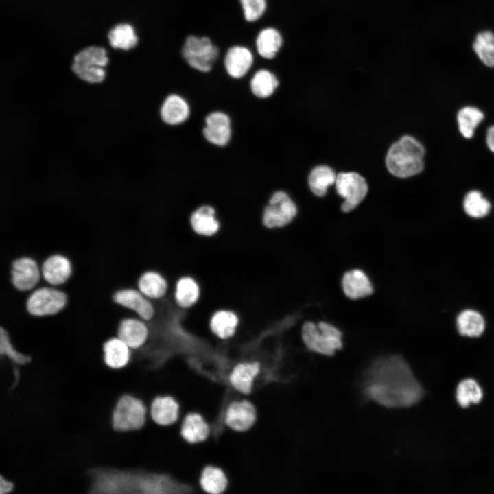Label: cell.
Listing matches in <instances>:
<instances>
[{
	"mask_svg": "<svg viewBox=\"0 0 494 494\" xmlns=\"http://www.w3.org/2000/svg\"><path fill=\"white\" fill-rule=\"evenodd\" d=\"M179 405L171 396H157L150 405L152 420L161 425H169L178 418Z\"/></svg>",
	"mask_w": 494,
	"mask_h": 494,
	"instance_id": "obj_24",
	"label": "cell"
},
{
	"mask_svg": "<svg viewBox=\"0 0 494 494\" xmlns=\"http://www.w3.org/2000/svg\"><path fill=\"white\" fill-rule=\"evenodd\" d=\"M258 362L237 364L231 370L229 381L233 388L240 393L248 395L253 388L254 381L260 372Z\"/></svg>",
	"mask_w": 494,
	"mask_h": 494,
	"instance_id": "obj_22",
	"label": "cell"
},
{
	"mask_svg": "<svg viewBox=\"0 0 494 494\" xmlns=\"http://www.w3.org/2000/svg\"><path fill=\"white\" fill-rule=\"evenodd\" d=\"M254 63V55L250 48L242 45L230 47L224 58V67L226 74L234 80L244 78Z\"/></svg>",
	"mask_w": 494,
	"mask_h": 494,
	"instance_id": "obj_14",
	"label": "cell"
},
{
	"mask_svg": "<svg viewBox=\"0 0 494 494\" xmlns=\"http://www.w3.org/2000/svg\"><path fill=\"white\" fill-rule=\"evenodd\" d=\"M180 434L183 439L189 443H198L207 439L209 434V426L198 413H189L184 419Z\"/></svg>",
	"mask_w": 494,
	"mask_h": 494,
	"instance_id": "obj_26",
	"label": "cell"
},
{
	"mask_svg": "<svg viewBox=\"0 0 494 494\" xmlns=\"http://www.w3.org/2000/svg\"><path fill=\"white\" fill-rule=\"evenodd\" d=\"M233 134L232 119L225 111L213 110L204 117L202 135L211 145L217 148L226 147L231 143Z\"/></svg>",
	"mask_w": 494,
	"mask_h": 494,
	"instance_id": "obj_11",
	"label": "cell"
},
{
	"mask_svg": "<svg viewBox=\"0 0 494 494\" xmlns=\"http://www.w3.org/2000/svg\"><path fill=\"white\" fill-rule=\"evenodd\" d=\"M65 292L50 287H40L27 297L25 307L29 314L34 317L54 316L66 306Z\"/></svg>",
	"mask_w": 494,
	"mask_h": 494,
	"instance_id": "obj_8",
	"label": "cell"
},
{
	"mask_svg": "<svg viewBox=\"0 0 494 494\" xmlns=\"http://www.w3.org/2000/svg\"><path fill=\"white\" fill-rule=\"evenodd\" d=\"M200 484L206 492L219 494L226 489L228 480L221 469L213 466H207L204 467L201 473Z\"/></svg>",
	"mask_w": 494,
	"mask_h": 494,
	"instance_id": "obj_34",
	"label": "cell"
},
{
	"mask_svg": "<svg viewBox=\"0 0 494 494\" xmlns=\"http://www.w3.org/2000/svg\"><path fill=\"white\" fill-rule=\"evenodd\" d=\"M138 287L146 297L158 299L165 294L167 283L159 273L154 271H147L139 278Z\"/></svg>",
	"mask_w": 494,
	"mask_h": 494,
	"instance_id": "obj_30",
	"label": "cell"
},
{
	"mask_svg": "<svg viewBox=\"0 0 494 494\" xmlns=\"http://www.w3.org/2000/svg\"><path fill=\"white\" fill-rule=\"evenodd\" d=\"M482 397L483 392L480 386L473 379H465L457 386L456 400L462 408H467L471 403H478Z\"/></svg>",
	"mask_w": 494,
	"mask_h": 494,
	"instance_id": "obj_36",
	"label": "cell"
},
{
	"mask_svg": "<svg viewBox=\"0 0 494 494\" xmlns=\"http://www.w3.org/2000/svg\"><path fill=\"white\" fill-rule=\"evenodd\" d=\"M14 484L5 478L3 475L0 476V493L7 494L13 491Z\"/></svg>",
	"mask_w": 494,
	"mask_h": 494,
	"instance_id": "obj_40",
	"label": "cell"
},
{
	"mask_svg": "<svg viewBox=\"0 0 494 494\" xmlns=\"http://www.w3.org/2000/svg\"><path fill=\"white\" fill-rule=\"evenodd\" d=\"M146 415L144 402L131 394L124 393L119 397L113 410L112 428L119 432L139 430L145 425Z\"/></svg>",
	"mask_w": 494,
	"mask_h": 494,
	"instance_id": "obj_5",
	"label": "cell"
},
{
	"mask_svg": "<svg viewBox=\"0 0 494 494\" xmlns=\"http://www.w3.org/2000/svg\"><path fill=\"white\" fill-rule=\"evenodd\" d=\"M283 45L281 32L274 27L261 29L255 38V49L260 57L266 60L274 59Z\"/></svg>",
	"mask_w": 494,
	"mask_h": 494,
	"instance_id": "obj_23",
	"label": "cell"
},
{
	"mask_svg": "<svg viewBox=\"0 0 494 494\" xmlns=\"http://www.w3.org/2000/svg\"><path fill=\"white\" fill-rule=\"evenodd\" d=\"M181 54L191 69L207 73L212 70L219 49L208 36L189 35L184 40Z\"/></svg>",
	"mask_w": 494,
	"mask_h": 494,
	"instance_id": "obj_7",
	"label": "cell"
},
{
	"mask_svg": "<svg viewBox=\"0 0 494 494\" xmlns=\"http://www.w3.org/2000/svg\"><path fill=\"white\" fill-rule=\"evenodd\" d=\"M237 316L228 310H219L211 318L210 327L219 338L225 340L232 337L238 326Z\"/></svg>",
	"mask_w": 494,
	"mask_h": 494,
	"instance_id": "obj_29",
	"label": "cell"
},
{
	"mask_svg": "<svg viewBox=\"0 0 494 494\" xmlns=\"http://www.w3.org/2000/svg\"><path fill=\"white\" fill-rule=\"evenodd\" d=\"M130 347L118 337L106 340L102 345L103 360L111 369H121L130 363L132 353Z\"/></svg>",
	"mask_w": 494,
	"mask_h": 494,
	"instance_id": "obj_21",
	"label": "cell"
},
{
	"mask_svg": "<svg viewBox=\"0 0 494 494\" xmlns=\"http://www.w3.org/2000/svg\"><path fill=\"white\" fill-rule=\"evenodd\" d=\"M11 282L21 292L32 290L40 279L41 271L37 262L30 257L14 259L11 266Z\"/></svg>",
	"mask_w": 494,
	"mask_h": 494,
	"instance_id": "obj_12",
	"label": "cell"
},
{
	"mask_svg": "<svg viewBox=\"0 0 494 494\" xmlns=\"http://www.w3.org/2000/svg\"><path fill=\"white\" fill-rule=\"evenodd\" d=\"M456 326L460 335L478 337L484 332L485 323L480 313L472 309H466L458 316Z\"/></svg>",
	"mask_w": 494,
	"mask_h": 494,
	"instance_id": "obj_32",
	"label": "cell"
},
{
	"mask_svg": "<svg viewBox=\"0 0 494 494\" xmlns=\"http://www.w3.org/2000/svg\"><path fill=\"white\" fill-rule=\"evenodd\" d=\"M473 49L486 66L494 67V34L490 31L479 33L473 43Z\"/></svg>",
	"mask_w": 494,
	"mask_h": 494,
	"instance_id": "obj_37",
	"label": "cell"
},
{
	"mask_svg": "<svg viewBox=\"0 0 494 494\" xmlns=\"http://www.w3.org/2000/svg\"><path fill=\"white\" fill-rule=\"evenodd\" d=\"M279 86L277 76L267 69H259L252 75L249 81V89L257 99H266L270 97Z\"/></svg>",
	"mask_w": 494,
	"mask_h": 494,
	"instance_id": "obj_25",
	"label": "cell"
},
{
	"mask_svg": "<svg viewBox=\"0 0 494 494\" xmlns=\"http://www.w3.org/2000/svg\"><path fill=\"white\" fill-rule=\"evenodd\" d=\"M200 289L197 282L190 277H183L176 283L175 299L184 308L190 307L198 300Z\"/></svg>",
	"mask_w": 494,
	"mask_h": 494,
	"instance_id": "obj_33",
	"label": "cell"
},
{
	"mask_svg": "<svg viewBox=\"0 0 494 494\" xmlns=\"http://www.w3.org/2000/svg\"><path fill=\"white\" fill-rule=\"evenodd\" d=\"M424 155L422 144L413 137L405 135L388 149L386 165L390 173L397 177H410L423 170Z\"/></svg>",
	"mask_w": 494,
	"mask_h": 494,
	"instance_id": "obj_3",
	"label": "cell"
},
{
	"mask_svg": "<svg viewBox=\"0 0 494 494\" xmlns=\"http://www.w3.org/2000/svg\"><path fill=\"white\" fill-rule=\"evenodd\" d=\"M341 286L345 296L351 300L369 296L374 291L373 283L367 274L358 268L349 270L343 274Z\"/></svg>",
	"mask_w": 494,
	"mask_h": 494,
	"instance_id": "obj_18",
	"label": "cell"
},
{
	"mask_svg": "<svg viewBox=\"0 0 494 494\" xmlns=\"http://www.w3.org/2000/svg\"><path fill=\"white\" fill-rule=\"evenodd\" d=\"M463 207L470 217L480 218L489 213L491 204L480 191H471L464 197Z\"/></svg>",
	"mask_w": 494,
	"mask_h": 494,
	"instance_id": "obj_38",
	"label": "cell"
},
{
	"mask_svg": "<svg viewBox=\"0 0 494 494\" xmlns=\"http://www.w3.org/2000/svg\"><path fill=\"white\" fill-rule=\"evenodd\" d=\"M117 333V337L130 349H137L147 341L149 330L143 321L127 318L121 320Z\"/></svg>",
	"mask_w": 494,
	"mask_h": 494,
	"instance_id": "obj_20",
	"label": "cell"
},
{
	"mask_svg": "<svg viewBox=\"0 0 494 494\" xmlns=\"http://www.w3.org/2000/svg\"><path fill=\"white\" fill-rule=\"evenodd\" d=\"M108 39L114 49L130 50L135 47L139 38L134 28L129 23H119L110 30Z\"/></svg>",
	"mask_w": 494,
	"mask_h": 494,
	"instance_id": "obj_28",
	"label": "cell"
},
{
	"mask_svg": "<svg viewBox=\"0 0 494 494\" xmlns=\"http://www.w3.org/2000/svg\"><path fill=\"white\" fill-rule=\"evenodd\" d=\"M108 61L104 47L89 46L75 55L71 69L80 80L91 84H99L106 78L105 67Z\"/></svg>",
	"mask_w": 494,
	"mask_h": 494,
	"instance_id": "obj_6",
	"label": "cell"
},
{
	"mask_svg": "<svg viewBox=\"0 0 494 494\" xmlns=\"http://www.w3.org/2000/svg\"><path fill=\"white\" fill-rule=\"evenodd\" d=\"M336 189L344 198L341 209L348 213L355 209L368 193V185L364 178L354 172H340L336 176Z\"/></svg>",
	"mask_w": 494,
	"mask_h": 494,
	"instance_id": "obj_10",
	"label": "cell"
},
{
	"mask_svg": "<svg viewBox=\"0 0 494 494\" xmlns=\"http://www.w3.org/2000/svg\"><path fill=\"white\" fill-rule=\"evenodd\" d=\"M304 344L311 351L331 356L343 346L342 333L336 326L326 321H307L301 329Z\"/></svg>",
	"mask_w": 494,
	"mask_h": 494,
	"instance_id": "obj_4",
	"label": "cell"
},
{
	"mask_svg": "<svg viewBox=\"0 0 494 494\" xmlns=\"http://www.w3.org/2000/svg\"><path fill=\"white\" fill-rule=\"evenodd\" d=\"M158 115L162 123L167 126L176 127L188 121L191 116V106L181 95L171 93L162 101Z\"/></svg>",
	"mask_w": 494,
	"mask_h": 494,
	"instance_id": "obj_13",
	"label": "cell"
},
{
	"mask_svg": "<svg viewBox=\"0 0 494 494\" xmlns=\"http://www.w3.org/2000/svg\"><path fill=\"white\" fill-rule=\"evenodd\" d=\"M189 222L196 233L207 237L216 234L220 226L215 209L207 204L199 206L191 213Z\"/></svg>",
	"mask_w": 494,
	"mask_h": 494,
	"instance_id": "obj_19",
	"label": "cell"
},
{
	"mask_svg": "<svg viewBox=\"0 0 494 494\" xmlns=\"http://www.w3.org/2000/svg\"><path fill=\"white\" fill-rule=\"evenodd\" d=\"M40 271L48 284L58 286L65 283L71 277L73 268L68 257L61 254H53L44 260Z\"/></svg>",
	"mask_w": 494,
	"mask_h": 494,
	"instance_id": "obj_16",
	"label": "cell"
},
{
	"mask_svg": "<svg viewBox=\"0 0 494 494\" xmlns=\"http://www.w3.org/2000/svg\"><path fill=\"white\" fill-rule=\"evenodd\" d=\"M246 21L255 23L262 18L266 12L267 0H239Z\"/></svg>",
	"mask_w": 494,
	"mask_h": 494,
	"instance_id": "obj_39",
	"label": "cell"
},
{
	"mask_svg": "<svg viewBox=\"0 0 494 494\" xmlns=\"http://www.w3.org/2000/svg\"><path fill=\"white\" fill-rule=\"evenodd\" d=\"M113 300L119 305L132 310L143 320L148 321L154 315V307L148 297L137 290H119L113 295Z\"/></svg>",
	"mask_w": 494,
	"mask_h": 494,
	"instance_id": "obj_15",
	"label": "cell"
},
{
	"mask_svg": "<svg viewBox=\"0 0 494 494\" xmlns=\"http://www.w3.org/2000/svg\"><path fill=\"white\" fill-rule=\"evenodd\" d=\"M486 144L489 148L494 152V126H491L487 130Z\"/></svg>",
	"mask_w": 494,
	"mask_h": 494,
	"instance_id": "obj_41",
	"label": "cell"
},
{
	"mask_svg": "<svg viewBox=\"0 0 494 494\" xmlns=\"http://www.w3.org/2000/svg\"><path fill=\"white\" fill-rule=\"evenodd\" d=\"M0 353L1 356H6L13 364V373L14 375V383L11 389H13L18 384L19 379V371L17 366H23L29 364L32 357L30 355H25L19 352L12 343L8 331L3 327H0Z\"/></svg>",
	"mask_w": 494,
	"mask_h": 494,
	"instance_id": "obj_27",
	"label": "cell"
},
{
	"mask_svg": "<svg viewBox=\"0 0 494 494\" xmlns=\"http://www.w3.org/2000/svg\"><path fill=\"white\" fill-rule=\"evenodd\" d=\"M257 417L254 405L247 400L232 402L225 414V423L231 429L244 432L250 429Z\"/></svg>",
	"mask_w": 494,
	"mask_h": 494,
	"instance_id": "obj_17",
	"label": "cell"
},
{
	"mask_svg": "<svg viewBox=\"0 0 494 494\" xmlns=\"http://www.w3.org/2000/svg\"><path fill=\"white\" fill-rule=\"evenodd\" d=\"M297 207L290 196L283 191L274 192L264 207L262 222L272 229L288 225L297 214Z\"/></svg>",
	"mask_w": 494,
	"mask_h": 494,
	"instance_id": "obj_9",
	"label": "cell"
},
{
	"mask_svg": "<svg viewBox=\"0 0 494 494\" xmlns=\"http://www.w3.org/2000/svg\"><path fill=\"white\" fill-rule=\"evenodd\" d=\"M336 174L327 165L315 167L308 176V184L311 192L316 196H324L329 186L336 182Z\"/></svg>",
	"mask_w": 494,
	"mask_h": 494,
	"instance_id": "obj_31",
	"label": "cell"
},
{
	"mask_svg": "<svg viewBox=\"0 0 494 494\" xmlns=\"http://www.w3.org/2000/svg\"><path fill=\"white\" fill-rule=\"evenodd\" d=\"M88 493H169L186 489L169 476L139 469L95 467L87 470Z\"/></svg>",
	"mask_w": 494,
	"mask_h": 494,
	"instance_id": "obj_2",
	"label": "cell"
},
{
	"mask_svg": "<svg viewBox=\"0 0 494 494\" xmlns=\"http://www.w3.org/2000/svg\"><path fill=\"white\" fill-rule=\"evenodd\" d=\"M484 119L483 113L473 106H466L459 110L457 121L460 132L465 138L473 136L477 126Z\"/></svg>",
	"mask_w": 494,
	"mask_h": 494,
	"instance_id": "obj_35",
	"label": "cell"
},
{
	"mask_svg": "<svg viewBox=\"0 0 494 494\" xmlns=\"http://www.w3.org/2000/svg\"><path fill=\"white\" fill-rule=\"evenodd\" d=\"M361 389L367 399L389 408L412 406L423 395L410 366L397 355L375 359L363 373Z\"/></svg>",
	"mask_w": 494,
	"mask_h": 494,
	"instance_id": "obj_1",
	"label": "cell"
}]
</instances>
